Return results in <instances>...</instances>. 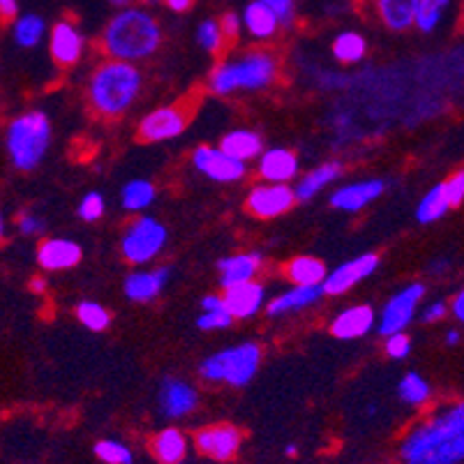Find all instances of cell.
I'll return each mask as SVG.
<instances>
[{"label":"cell","instance_id":"6da1fadb","mask_svg":"<svg viewBox=\"0 0 464 464\" xmlns=\"http://www.w3.org/2000/svg\"><path fill=\"white\" fill-rule=\"evenodd\" d=\"M400 458L402 464H462L464 400L409 430L400 444Z\"/></svg>","mask_w":464,"mask_h":464},{"label":"cell","instance_id":"7a4b0ae2","mask_svg":"<svg viewBox=\"0 0 464 464\" xmlns=\"http://www.w3.org/2000/svg\"><path fill=\"white\" fill-rule=\"evenodd\" d=\"M100 42L102 52L113 61L139 63L158 52L162 44V28L150 12L128 7L109 19Z\"/></svg>","mask_w":464,"mask_h":464},{"label":"cell","instance_id":"3957f363","mask_svg":"<svg viewBox=\"0 0 464 464\" xmlns=\"http://www.w3.org/2000/svg\"><path fill=\"white\" fill-rule=\"evenodd\" d=\"M141 72L134 63L109 61L100 63L88 79V102L102 118L123 116L141 92Z\"/></svg>","mask_w":464,"mask_h":464},{"label":"cell","instance_id":"277c9868","mask_svg":"<svg viewBox=\"0 0 464 464\" xmlns=\"http://www.w3.org/2000/svg\"><path fill=\"white\" fill-rule=\"evenodd\" d=\"M277 58L268 52H250L219 63L208 77L213 95H234L238 91H264L277 79Z\"/></svg>","mask_w":464,"mask_h":464},{"label":"cell","instance_id":"5b68a950","mask_svg":"<svg viewBox=\"0 0 464 464\" xmlns=\"http://www.w3.org/2000/svg\"><path fill=\"white\" fill-rule=\"evenodd\" d=\"M52 146V121L44 111H24L7 123L5 149L12 167L33 171L42 164Z\"/></svg>","mask_w":464,"mask_h":464},{"label":"cell","instance_id":"8992f818","mask_svg":"<svg viewBox=\"0 0 464 464\" xmlns=\"http://www.w3.org/2000/svg\"><path fill=\"white\" fill-rule=\"evenodd\" d=\"M261 347L256 342H243L236 347L222 349L213 353L199 365V374L204 382L227 383V386H247L259 372Z\"/></svg>","mask_w":464,"mask_h":464},{"label":"cell","instance_id":"52a82bcc","mask_svg":"<svg viewBox=\"0 0 464 464\" xmlns=\"http://www.w3.org/2000/svg\"><path fill=\"white\" fill-rule=\"evenodd\" d=\"M167 246V227L150 215H139L125 227L121 252L134 266L150 264Z\"/></svg>","mask_w":464,"mask_h":464},{"label":"cell","instance_id":"ba28073f","mask_svg":"<svg viewBox=\"0 0 464 464\" xmlns=\"http://www.w3.org/2000/svg\"><path fill=\"white\" fill-rule=\"evenodd\" d=\"M423 296L425 286L420 282H413V285L400 289L395 296L388 298V303L383 305L382 314L377 319L379 335L388 337L395 335V333L407 331V326L413 322V316H416V310H419Z\"/></svg>","mask_w":464,"mask_h":464},{"label":"cell","instance_id":"9c48e42d","mask_svg":"<svg viewBox=\"0 0 464 464\" xmlns=\"http://www.w3.org/2000/svg\"><path fill=\"white\" fill-rule=\"evenodd\" d=\"M243 444V434L238 428L229 423L208 425L201 428L194 434V449L199 450L204 458L213 459V462H229L236 458Z\"/></svg>","mask_w":464,"mask_h":464},{"label":"cell","instance_id":"30bf717a","mask_svg":"<svg viewBox=\"0 0 464 464\" xmlns=\"http://www.w3.org/2000/svg\"><path fill=\"white\" fill-rule=\"evenodd\" d=\"M192 164L199 174L215 180V183H236L247 171L243 160H236L225 149H213V146H199L194 150Z\"/></svg>","mask_w":464,"mask_h":464},{"label":"cell","instance_id":"8fae6325","mask_svg":"<svg viewBox=\"0 0 464 464\" xmlns=\"http://www.w3.org/2000/svg\"><path fill=\"white\" fill-rule=\"evenodd\" d=\"M185 128H188V113H185V109L169 104V107H160L141 118L139 139L146 143L169 141V139L180 137Z\"/></svg>","mask_w":464,"mask_h":464},{"label":"cell","instance_id":"7c38bea8","mask_svg":"<svg viewBox=\"0 0 464 464\" xmlns=\"http://www.w3.org/2000/svg\"><path fill=\"white\" fill-rule=\"evenodd\" d=\"M296 201V189L286 183H261L247 194V210L261 219H273L291 210Z\"/></svg>","mask_w":464,"mask_h":464},{"label":"cell","instance_id":"4fadbf2b","mask_svg":"<svg viewBox=\"0 0 464 464\" xmlns=\"http://www.w3.org/2000/svg\"><path fill=\"white\" fill-rule=\"evenodd\" d=\"M377 268L379 256L374 255V252H365V255L344 261V264H340L337 268H333V271L328 273L326 282H324V289H326L328 296H342V294H347L349 289H353L358 282L368 280L370 276H374Z\"/></svg>","mask_w":464,"mask_h":464},{"label":"cell","instance_id":"5bb4252c","mask_svg":"<svg viewBox=\"0 0 464 464\" xmlns=\"http://www.w3.org/2000/svg\"><path fill=\"white\" fill-rule=\"evenodd\" d=\"M158 404L164 419L179 420L189 416L194 409L199 407V393L185 379L167 377L160 383Z\"/></svg>","mask_w":464,"mask_h":464},{"label":"cell","instance_id":"9a60e30c","mask_svg":"<svg viewBox=\"0 0 464 464\" xmlns=\"http://www.w3.org/2000/svg\"><path fill=\"white\" fill-rule=\"evenodd\" d=\"M86 42H83L82 31L72 19L58 21L52 28V37H49V53H52L53 63L61 67H74L83 56Z\"/></svg>","mask_w":464,"mask_h":464},{"label":"cell","instance_id":"2e32d148","mask_svg":"<svg viewBox=\"0 0 464 464\" xmlns=\"http://www.w3.org/2000/svg\"><path fill=\"white\" fill-rule=\"evenodd\" d=\"M383 189H386V183L379 179L342 185L331 194V206L337 210H344V213H358L365 206L374 204L383 194Z\"/></svg>","mask_w":464,"mask_h":464},{"label":"cell","instance_id":"e0dca14e","mask_svg":"<svg viewBox=\"0 0 464 464\" xmlns=\"http://www.w3.org/2000/svg\"><path fill=\"white\" fill-rule=\"evenodd\" d=\"M261 266H264V256L261 252H246V255H231L218 261L219 271V286L222 289H234L238 285H247L255 282L259 276Z\"/></svg>","mask_w":464,"mask_h":464},{"label":"cell","instance_id":"ac0fdd59","mask_svg":"<svg viewBox=\"0 0 464 464\" xmlns=\"http://www.w3.org/2000/svg\"><path fill=\"white\" fill-rule=\"evenodd\" d=\"M82 246L70 238H46L37 247V264L52 273L70 271L82 261Z\"/></svg>","mask_w":464,"mask_h":464},{"label":"cell","instance_id":"d6986e66","mask_svg":"<svg viewBox=\"0 0 464 464\" xmlns=\"http://www.w3.org/2000/svg\"><path fill=\"white\" fill-rule=\"evenodd\" d=\"M377 326V314L370 305H352L335 314L331 322V333L337 340H358Z\"/></svg>","mask_w":464,"mask_h":464},{"label":"cell","instance_id":"ffe728a7","mask_svg":"<svg viewBox=\"0 0 464 464\" xmlns=\"http://www.w3.org/2000/svg\"><path fill=\"white\" fill-rule=\"evenodd\" d=\"M169 268H153V271H134L125 277L123 291L132 303H150L160 296L169 282Z\"/></svg>","mask_w":464,"mask_h":464},{"label":"cell","instance_id":"44dd1931","mask_svg":"<svg viewBox=\"0 0 464 464\" xmlns=\"http://www.w3.org/2000/svg\"><path fill=\"white\" fill-rule=\"evenodd\" d=\"M266 303V289L259 282H247L234 289H225V305L234 319H250L259 314Z\"/></svg>","mask_w":464,"mask_h":464},{"label":"cell","instance_id":"7402d4cb","mask_svg":"<svg viewBox=\"0 0 464 464\" xmlns=\"http://www.w3.org/2000/svg\"><path fill=\"white\" fill-rule=\"evenodd\" d=\"M256 171L264 183H289L298 176V158L286 149L264 150L256 164Z\"/></svg>","mask_w":464,"mask_h":464},{"label":"cell","instance_id":"603a6c76","mask_svg":"<svg viewBox=\"0 0 464 464\" xmlns=\"http://www.w3.org/2000/svg\"><path fill=\"white\" fill-rule=\"evenodd\" d=\"M419 3L420 0H374V10L388 31L404 33L416 26Z\"/></svg>","mask_w":464,"mask_h":464},{"label":"cell","instance_id":"cb8c5ba5","mask_svg":"<svg viewBox=\"0 0 464 464\" xmlns=\"http://www.w3.org/2000/svg\"><path fill=\"white\" fill-rule=\"evenodd\" d=\"M326 294L324 285L319 286H294V289L285 291L277 298H273L268 303V316H285L294 314V312H303L307 307H312L314 303L322 301V296Z\"/></svg>","mask_w":464,"mask_h":464},{"label":"cell","instance_id":"d4e9b609","mask_svg":"<svg viewBox=\"0 0 464 464\" xmlns=\"http://www.w3.org/2000/svg\"><path fill=\"white\" fill-rule=\"evenodd\" d=\"M188 437L179 428H164L150 439V453L160 464H179L188 455Z\"/></svg>","mask_w":464,"mask_h":464},{"label":"cell","instance_id":"484cf974","mask_svg":"<svg viewBox=\"0 0 464 464\" xmlns=\"http://www.w3.org/2000/svg\"><path fill=\"white\" fill-rule=\"evenodd\" d=\"M243 26L250 33L255 40H271L277 31H280L282 21L276 12L268 5H264L261 0H255L243 12Z\"/></svg>","mask_w":464,"mask_h":464},{"label":"cell","instance_id":"4316f807","mask_svg":"<svg viewBox=\"0 0 464 464\" xmlns=\"http://www.w3.org/2000/svg\"><path fill=\"white\" fill-rule=\"evenodd\" d=\"M285 273L286 277L294 282V286H319L324 285L328 277L326 264L310 255L294 256V259L285 266Z\"/></svg>","mask_w":464,"mask_h":464},{"label":"cell","instance_id":"83f0119b","mask_svg":"<svg viewBox=\"0 0 464 464\" xmlns=\"http://www.w3.org/2000/svg\"><path fill=\"white\" fill-rule=\"evenodd\" d=\"M340 176H342V162H337V160L319 164L316 169H312L310 174H305L301 180H298V185L294 188L296 189V199L298 201L314 199L316 194L322 192L324 188H328V185H331L333 180L340 179Z\"/></svg>","mask_w":464,"mask_h":464},{"label":"cell","instance_id":"f1b7e54d","mask_svg":"<svg viewBox=\"0 0 464 464\" xmlns=\"http://www.w3.org/2000/svg\"><path fill=\"white\" fill-rule=\"evenodd\" d=\"M219 149H225L227 153L234 155L236 160L247 162V160L261 158V153H264V141H261L259 134L252 132V130H231L229 134L222 137Z\"/></svg>","mask_w":464,"mask_h":464},{"label":"cell","instance_id":"f546056e","mask_svg":"<svg viewBox=\"0 0 464 464\" xmlns=\"http://www.w3.org/2000/svg\"><path fill=\"white\" fill-rule=\"evenodd\" d=\"M331 52L335 56V61L342 63V65H356L368 53V42H365V37L361 33L344 31L333 40Z\"/></svg>","mask_w":464,"mask_h":464},{"label":"cell","instance_id":"4dcf8cb0","mask_svg":"<svg viewBox=\"0 0 464 464\" xmlns=\"http://www.w3.org/2000/svg\"><path fill=\"white\" fill-rule=\"evenodd\" d=\"M450 208H453V206H450L449 197H446L444 183H439L434 185V188L425 194L423 199H420V204L416 206V219H419L420 225H434V222H439Z\"/></svg>","mask_w":464,"mask_h":464},{"label":"cell","instance_id":"1f68e13d","mask_svg":"<svg viewBox=\"0 0 464 464\" xmlns=\"http://www.w3.org/2000/svg\"><path fill=\"white\" fill-rule=\"evenodd\" d=\"M155 197H158V192H155V185L150 180L134 179L125 183L123 192H121V204L130 213H143L153 206Z\"/></svg>","mask_w":464,"mask_h":464},{"label":"cell","instance_id":"d6a6232c","mask_svg":"<svg viewBox=\"0 0 464 464\" xmlns=\"http://www.w3.org/2000/svg\"><path fill=\"white\" fill-rule=\"evenodd\" d=\"M46 35V24L37 14H21L12 26V40L21 49H35Z\"/></svg>","mask_w":464,"mask_h":464},{"label":"cell","instance_id":"836d02e7","mask_svg":"<svg viewBox=\"0 0 464 464\" xmlns=\"http://www.w3.org/2000/svg\"><path fill=\"white\" fill-rule=\"evenodd\" d=\"M398 395L409 407H423L432 398V388H430L428 379L420 377L419 372H407L398 383Z\"/></svg>","mask_w":464,"mask_h":464},{"label":"cell","instance_id":"e575fe53","mask_svg":"<svg viewBox=\"0 0 464 464\" xmlns=\"http://www.w3.org/2000/svg\"><path fill=\"white\" fill-rule=\"evenodd\" d=\"M77 319L82 322L83 328L92 333H102L107 331L109 324H111V314L104 305L95 301H82L77 305Z\"/></svg>","mask_w":464,"mask_h":464},{"label":"cell","instance_id":"d590c367","mask_svg":"<svg viewBox=\"0 0 464 464\" xmlns=\"http://www.w3.org/2000/svg\"><path fill=\"white\" fill-rule=\"evenodd\" d=\"M449 5L450 0H420L419 14H416V28L420 33H432L441 24Z\"/></svg>","mask_w":464,"mask_h":464},{"label":"cell","instance_id":"8d00e7d4","mask_svg":"<svg viewBox=\"0 0 464 464\" xmlns=\"http://www.w3.org/2000/svg\"><path fill=\"white\" fill-rule=\"evenodd\" d=\"M92 450H95V458L104 464H134L132 449L116 439H102V441H97Z\"/></svg>","mask_w":464,"mask_h":464},{"label":"cell","instance_id":"74e56055","mask_svg":"<svg viewBox=\"0 0 464 464\" xmlns=\"http://www.w3.org/2000/svg\"><path fill=\"white\" fill-rule=\"evenodd\" d=\"M197 42L201 44V49H206L208 53H215L218 56L222 49H225V44L229 40H227L225 31H222V24L215 19H206L201 21L199 28H197Z\"/></svg>","mask_w":464,"mask_h":464},{"label":"cell","instance_id":"f35d334b","mask_svg":"<svg viewBox=\"0 0 464 464\" xmlns=\"http://www.w3.org/2000/svg\"><path fill=\"white\" fill-rule=\"evenodd\" d=\"M104 197L100 192H88L79 204V218L83 222H97L104 215Z\"/></svg>","mask_w":464,"mask_h":464},{"label":"cell","instance_id":"ab89813d","mask_svg":"<svg viewBox=\"0 0 464 464\" xmlns=\"http://www.w3.org/2000/svg\"><path fill=\"white\" fill-rule=\"evenodd\" d=\"M231 322H234L231 312L227 310V307H222V310L204 312V314L197 319V326H199L201 331H225V328L231 326Z\"/></svg>","mask_w":464,"mask_h":464},{"label":"cell","instance_id":"60d3db41","mask_svg":"<svg viewBox=\"0 0 464 464\" xmlns=\"http://www.w3.org/2000/svg\"><path fill=\"white\" fill-rule=\"evenodd\" d=\"M386 356L395 358V361H402L411 353V337L407 333H395V335L386 337Z\"/></svg>","mask_w":464,"mask_h":464},{"label":"cell","instance_id":"b9f144b4","mask_svg":"<svg viewBox=\"0 0 464 464\" xmlns=\"http://www.w3.org/2000/svg\"><path fill=\"white\" fill-rule=\"evenodd\" d=\"M16 229H19V234L24 236H37V234H44L46 225L40 215L21 213L19 218H16Z\"/></svg>","mask_w":464,"mask_h":464},{"label":"cell","instance_id":"7bdbcfd3","mask_svg":"<svg viewBox=\"0 0 464 464\" xmlns=\"http://www.w3.org/2000/svg\"><path fill=\"white\" fill-rule=\"evenodd\" d=\"M446 197H449L450 206H462L464 201V171H455L449 180H444Z\"/></svg>","mask_w":464,"mask_h":464},{"label":"cell","instance_id":"ee69618b","mask_svg":"<svg viewBox=\"0 0 464 464\" xmlns=\"http://www.w3.org/2000/svg\"><path fill=\"white\" fill-rule=\"evenodd\" d=\"M261 3L271 7L280 16L282 26H289L291 21H294V0H261Z\"/></svg>","mask_w":464,"mask_h":464},{"label":"cell","instance_id":"f6af8a7d","mask_svg":"<svg viewBox=\"0 0 464 464\" xmlns=\"http://www.w3.org/2000/svg\"><path fill=\"white\" fill-rule=\"evenodd\" d=\"M219 24H222V31H225L227 40L229 42L238 40L240 28H243V16H238L236 12H227V14H222Z\"/></svg>","mask_w":464,"mask_h":464},{"label":"cell","instance_id":"bcb514c9","mask_svg":"<svg viewBox=\"0 0 464 464\" xmlns=\"http://www.w3.org/2000/svg\"><path fill=\"white\" fill-rule=\"evenodd\" d=\"M446 314H449V305H446L444 301H432L423 307V312H420V319H423L425 324H437V322H441Z\"/></svg>","mask_w":464,"mask_h":464},{"label":"cell","instance_id":"7dc6e473","mask_svg":"<svg viewBox=\"0 0 464 464\" xmlns=\"http://www.w3.org/2000/svg\"><path fill=\"white\" fill-rule=\"evenodd\" d=\"M19 0H0V16L3 21L19 19Z\"/></svg>","mask_w":464,"mask_h":464},{"label":"cell","instance_id":"c3c4849f","mask_svg":"<svg viewBox=\"0 0 464 464\" xmlns=\"http://www.w3.org/2000/svg\"><path fill=\"white\" fill-rule=\"evenodd\" d=\"M201 307L204 312H213V310H222L225 305V296H218V294H208V296L201 298Z\"/></svg>","mask_w":464,"mask_h":464},{"label":"cell","instance_id":"681fc988","mask_svg":"<svg viewBox=\"0 0 464 464\" xmlns=\"http://www.w3.org/2000/svg\"><path fill=\"white\" fill-rule=\"evenodd\" d=\"M450 314H453L459 324H464V289L459 291L458 296L453 298V303H450Z\"/></svg>","mask_w":464,"mask_h":464},{"label":"cell","instance_id":"f907efd6","mask_svg":"<svg viewBox=\"0 0 464 464\" xmlns=\"http://www.w3.org/2000/svg\"><path fill=\"white\" fill-rule=\"evenodd\" d=\"M194 3H197V0H164V5H167L171 12H179V14L192 10Z\"/></svg>","mask_w":464,"mask_h":464},{"label":"cell","instance_id":"816d5d0a","mask_svg":"<svg viewBox=\"0 0 464 464\" xmlns=\"http://www.w3.org/2000/svg\"><path fill=\"white\" fill-rule=\"evenodd\" d=\"M31 291H35V294H44L46 291V280L42 276H35L31 280Z\"/></svg>","mask_w":464,"mask_h":464},{"label":"cell","instance_id":"f5cc1de1","mask_svg":"<svg viewBox=\"0 0 464 464\" xmlns=\"http://www.w3.org/2000/svg\"><path fill=\"white\" fill-rule=\"evenodd\" d=\"M459 340H462L459 331H449V333H446V344H449V347H455V344H458Z\"/></svg>","mask_w":464,"mask_h":464},{"label":"cell","instance_id":"db71d44e","mask_svg":"<svg viewBox=\"0 0 464 464\" xmlns=\"http://www.w3.org/2000/svg\"><path fill=\"white\" fill-rule=\"evenodd\" d=\"M113 7H118V10H128V7H132L134 0H109Z\"/></svg>","mask_w":464,"mask_h":464},{"label":"cell","instance_id":"11a10c76","mask_svg":"<svg viewBox=\"0 0 464 464\" xmlns=\"http://www.w3.org/2000/svg\"><path fill=\"white\" fill-rule=\"evenodd\" d=\"M285 453L289 455V458H294V455L298 453V446H294V444H291V446H286V449H285Z\"/></svg>","mask_w":464,"mask_h":464},{"label":"cell","instance_id":"9f6ffc18","mask_svg":"<svg viewBox=\"0 0 464 464\" xmlns=\"http://www.w3.org/2000/svg\"><path fill=\"white\" fill-rule=\"evenodd\" d=\"M141 3H146V5H155V3H160V0H141Z\"/></svg>","mask_w":464,"mask_h":464},{"label":"cell","instance_id":"6f0895ef","mask_svg":"<svg viewBox=\"0 0 464 464\" xmlns=\"http://www.w3.org/2000/svg\"><path fill=\"white\" fill-rule=\"evenodd\" d=\"M179 464H189V462H185V459H183V462H179Z\"/></svg>","mask_w":464,"mask_h":464},{"label":"cell","instance_id":"680465c9","mask_svg":"<svg viewBox=\"0 0 464 464\" xmlns=\"http://www.w3.org/2000/svg\"><path fill=\"white\" fill-rule=\"evenodd\" d=\"M382 464H393V462H382Z\"/></svg>","mask_w":464,"mask_h":464}]
</instances>
